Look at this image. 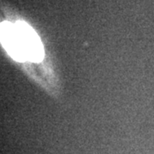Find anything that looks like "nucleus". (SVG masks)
Returning <instances> with one entry per match:
<instances>
[{"instance_id": "obj_1", "label": "nucleus", "mask_w": 154, "mask_h": 154, "mask_svg": "<svg viewBox=\"0 0 154 154\" xmlns=\"http://www.w3.org/2000/svg\"><path fill=\"white\" fill-rule=\"evenodd\" d=\"M1 38L6 51L16 60L38 62L43 58L40 40L25 22L2 23Z\"/></svg>"}]
</instances>
